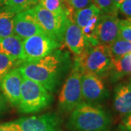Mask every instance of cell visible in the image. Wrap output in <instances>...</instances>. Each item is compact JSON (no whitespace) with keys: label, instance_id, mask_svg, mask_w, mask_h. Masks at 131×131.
<instances>
[{"label":"cell","instance_id":"obj_1","mask_svg":"<svg viewBox=\"0 0 131 131\" xmlns=\"http://www.w3.org/2000/svg\"><path fill=\"white\" fill-rule=\"evenodd\" d=\"M71 65L69 52L61 50L39 60L24 62L19 66L22 77L42 85L49 92H54Z\"/></svg>","mask_w":131,"mask_h":131},{"label":"cell","instance_id":"obj_2","mask_svg":"<svg viewBox=\"0 0 131 131\" xmlns=\"http://www.w3.org/2000/svg\"><path fill=\"white\" fill-rule=\"evenodd\" d=\"M112 119L101 106L82 101L71 112L67 122L69 131H110Z\"/></svg>","mask_w":131,"mask_h":131},{"label":"cell","instance_id":"obj_3","mask_svg":"<svg viewBox=\"0 0 131 131\" xmlns=\"http://www.w3.org/2000/svg\"><path fill=\"white\" fill-rule=\"evenodd\" d=\"M52 95L42 85L23 77L18 112L22 114L39 112L48 107Z\"/></svg>","mask_w":131,"mask_h":131},{"label":"cell","instance_id":"obj_4","mask_svg":"<svg viewBox=\"0 0 131 131\" xmlns=\"http://www.w3.org/2000/svg\"><path fill=\"white\" fill-rule=\"evenodd\" d=\"M76 60L83 71H89L102 77L108 74L112 57L107 45H86L84 52Z\"/></svg>","mask_w":131,"mask_h":131},{"label":"cell","instance_id":"obj_5","mask_svg":"<svg viewBox=\"0 0 131 131\" xmlns=\"http://www.w3.org/2000/svg\"><path fill=\"white\" fill-rule=\"evenodd\" d=\"M83 71L75 58L72 69L63 85L58 100V107L64 113L71 112L82 101V75Z\"/></svg>","mask_w":131,"mask_h":131},{"label":"cell","instance_id":"obj_6","mask_svg":"<svg viewBox=\"0 0 131 131\" xmlns=\"http://www.w3.org/2000/svg\"><path fill=\"white\" fill-rule=\"evenodd\" d=\"M60 47L57 42L46 34H37L23 40L24 62L39 60Z\"/></svg>","mask_w":131,"mask_h":131},{"label":"cell","instance_id":"obj_7","mask_svg":"<svg viewBox=\"0 0 131 131\" xmlns=\"http://www.w3.org/2000/svg\"><path fill=\"white\" fill-rule=\"evenodd\" d=\"M31 9L45 34L61 43L63 40L66 20L68 15L52 13L39 4Z\"/></svg>","mask_w":131,"mask_h":131},{"label":"cell","instance_id":"obj_8","mask_svg":"<svg viewBox=\"0 0 131 131\" xmlns=\"http://www.w3.org/2000/svg\"><path fill=\"white\" fill-rule=\"evenodd\" d=\"M21 131H61V119L54 113L24 117L14 120Z\"/></svg>","mask_w":131,"mask_h":131},{"label":"cell","instance_id":"obj_9","mask_svg":"<svg viewBox=\"0 0 131 131\" xmlns=\"http://www.w3.org/2000/svg\"><path fill=\"white\" fill-rule=\"evenodd\" d=\"M82 95L84 101L96 104L108 96V91L101 78L89 71H83L82 75Z\"/></svg>","mask_w":131,"mask_h":131},{"label":"cell","instance_id":"obj_10","mask_svg":"<svg viewBox=\"0 0 131 131\" xmlns=\"http://www.w3.org/2000/svg\"><path fill=\"white\" fill-rule=\"evenodd\" d=\"M42 34H45V32L35 18L31 9H27L15 15L14 35L24 40Z\"/></svg>","mask_w":131,"mask_h":131},{"label":"cell","instance_id":"obj_11","mask_svg":"<svg viewBox=\"0 0 131 131\" xmlns=\"http://www.w3.org/2000/svg\"><path fill=\"white\" fill-rule=\"evenodd\" d=\"M23 77L18 68H14L0 81V88L9 104L18 107L20 99Z\"/></svg>","mask_w":131,"mask_h":131},{"label":"cell","instance_id":"obj_12","mask_svg":"<svg viewBox=\"0 0 131 131\" xmlns=\"http://www.w3.org/2000/svg\"><path fill=\"white\" fill-rule=\"evenodd\" d=\"M119 20L117 15H101L95 28V39L98 44L108 46L119 37Z\"/></svg>","mask_w":131,"mask_h":131},{"label":"cell","instance_id":"obj_13","mask_svg":"<svg viewBox=\"0 0 131 131\" xmlns=\"http://www.w3.org/2000/svg\"><path fill=\"white\" fill-rule=\"evenodd\" d=\"M63 39L66 46L76 56H80L85 50L86 42L82 28L69 17H67L66 20Z\"/></svg>","mask_w":131,"mask_h":131},{"label":"cell","instance_id":"obj_14","mask_svg":"<svg viewBox=\"0 0 131 131\" xmlns=\"http://www.w3.org/2000/svg\"><path fill=\"white\" fill-rule=\"evenodd\" d=\"M114 107L119 114L125 117L131 113V85L127 83L117 85L114 90Z\"/></svg>","mask_w":131,"mask_h":131},{"label":"cell","instance_id":"obj_15","mask_svg":"<svg viewBox=\"0 0 131 131\" xmlns=\"http://www.w3.org/2000/svg\"><path fill=\"white\" fill-rule=\"evenodd\" d=\"M0 53L24 63L23 40L15 35L0 38Z\"/></svg>","mask_w":131,"mask_h":131},{"label":"cell","instance_id":"obj_16","mask_svg":"<svg viewBox=\"0 0 131 131\" xmlns=\"http://www.w3.org/2000/svg\"><path fill=\"white\" fill-rule=\"evenodd\" d=\"M131 74V53L119 58H112L108 74L112 82H117Z\"/></svg>","mask_w":131,"mask_h":131},{"label":"cell","instance_id":"obj_17","mask_svg":"<svg viewBox=\"0 0 131 131\" xmlns=\"http://www.w3.org/2000/svg\"><path fill=\"white\" fill-rule=\"evenodd\" d=\"M102 14L103 13L100 9L93 4L88 7L75 12L74 15V22L82 29L91 19Z\"/></svg>","mask_w":131,"mask_h":131},{"label":"cell","instance_id":"obj_18","mask_svg":"<svg viewBox=\"0 0 131 131\" xmlns=\"http://www.w3.org/2000/svg\"><path fill=\"white\" fill-rule=\"evenodd\" d=\"M15 13L5 8L0 9V38L14 35V18Z\"/></svg>","mask_w":131,"mask_h":131},{"label":"cell","instance_id":"obj_19","mask_svg":"<svg viewBox=\"0 0 131 131\" xmlns=\"http://www.w3.org/2000/svg\"><path fill=\"white\" fill-rule=\"evenodd\" d=\"M112 58H119L131 53V42L118 38L108 45Z\"/></svg>","mask_w":131,"mask_h":131},{"label":"cell","instance_id":"obj_20","mask_svg":"<svg viewBox=\"0 0 131 131\" xmlns=\"http://www.w3.org/2000/svg\"><path fill=\"white\" fill-rule=\"evenodd\" d=\"M37 4L35 0H5L4 8L17 14L32 8Z\"/></svg>","mask_w":131,"mask_h":131},{"label":"cell","instance_id":"obj_21","mask_svg":"<svg viewBox=\"0 0 131 131\" xmlns=\"http://www.w3.org/2000/svg\"><path fill=\"white\" fill-rule=\"evenodd\" d=\"M63 2L64 0H41L38 4L52 13L69 15V11L66 7Z\"/></svg>","mask_w":131,"mask_h":131},{"label":"cell","instance_id":"obj_22","mask_svg":"<svg viewBox=\"0 0 131 131\" xmlns=\"http://www.w3.org/2000/svg\"><path fill=\"white\" fill-rule=\"evenodd\" d=\"M22 63L7 55L0 53V81L13 67Z\"/></svg>","mask_w":131,"mask_h":131},{"label":"cell","instance_id":"obj_23","mask_svg":"<svg viewBox=\"0 0 131 131\" xmlns=\"http://www.w3.org/2000/svg\"><path fill=\"white\" fill-rule=\"evenodd\" d=\"M93 2L103 14L117 15L119 10L115 7L112 0H93Z\"/></svg>","mask_w":131,"mask_h":131},{"label":"cell","instance_id":"obj_24","mask_svg":"<svg viewBox=\"0 0 131 131\" xmlns=\"http://www.w3.org/2000/svg\"><path fill=\"white\" fill-rule=\"evenodd\" d=\"M119 37L131 42V19L119 20Z\"/></svg>","mask_w":131,"mask_h":131},{"label":"cell","instance_id":"obj_25","mask_svg":"<svg viewBox=\"0 0 131 131\" xmlns=\"http://www.w3.org/2000/svg\"><path fill=\"white\" fill-rule=\"evenodd\" d=\"M68 4L75 12L93 5V0H66Z\"/></svg>","mask_w":131,"mask_h":131},{"label":"cell","instance_id":"obj_26","mask_svg":"<svg viewBox=\"0 0 131 131\" xmlns=\"http://www.w3.org/2000/svg\"><path fill=\"white\" fill-rule=\"evenodd\" d=\"M119 10L127 19H131V0H125L119 6Z\"/></svg>","mask_w":131,"mask_h":131},{"label":"cell","instance_id":"obj_27","mask_svg":"<svg viewBox=\"0 0 131 131\" xmlns=\"http://www.w3.org/2000/svg\"><path fill=\"white\" fill-rule=\"evenodd\" d=\"M0 131H21V130L14 121H11L0 123Z\"/></svg>","mask_w":131,"mask_h":131},{"label":"cell","instance_id":"obj_28","mask_svg":"<svg viewBox=\"0 0 131 131\" xmlns=\"http://www.w3.org/2000/svg\"><path fill=\"white\" fill-rule=\"evenodd\" d=\"M7 101L5 98L4 95L0 91V117L6 112L7 108Z\"/></svg>","mask_w":131,"mask_h":131},{"label":"cell","instance_id":"obj_29","mask_svg":"<svg viewBox=\"0 0 131 131\" xmlns=\"http://www.w3.org/2000/svg\"><path fill=\"white\" fill-rule=\"evenodd\" d=\"M122 125L127 131H131V113L130 114L124 117L122 120Z\"/></svg>","mask_w":131,"mask_h":131},{"label":"cell","instance_id":"obj_30","mask_svg":"<svg viewBox=\"0 0 131 131\" xmlns=\"http://www.w3.org/2000/svg\"><path fill=\"white\" fill-rule=\"evenodd\" d=\"M112 1L113 2H114V5H115V7H116L117 8V9L119 10V6H120V5L122 4L125 0H112Z\"/></svg>","mask_w":131,"mask_h":131},{"label":"cell","instance_id":"obj_31","mask_svg":"<svg viewBox=\"0 0 131 131\" xmlns=\"http://www.w3.org/2000/svg\"><path fill=\"white\" fill-rule=\"evenodd\" d=\"M115 131H127L125 129V127L122 126V125H120L118 127V128H117V130Z\"/></svg>","mask_w":131,"mask_h":131},{"label":"cell","instance_id":"obj_32","mask_svg":"<svg viewBox=\"0 0 131 131\" xmlns=\"http://www.w3.org/2000/svg\"><path fill=\"white\" fill-rule=\"evenodd\" d=\"M5 0H0V7H2L3 5H5Z\"/></svg>","mask_w":131,"mask_h":131},{"label":"cell","instance_id":"obj_33","mask_svg":"<svg viewBox=\"0 0 131 131\" xmlns=\"http://www.w3.org/2000/svg\"><path fill=\"white\" fill-rule=\"evenodd\" d=\"M35 1H36V2H37V3H39V2H40L41 0H35Z\"/></svg>","mask_w":131,"mask_h":131},{"label":"cell","instance_id":"obj_34","mask_svg":"<svg viewBox=\"0 0 131 131\" xmlns=\"http://www.w3.org/2000/svg\"><path fill=\"white\" fill-rule=\"evenodd\" d=\"M2 7H0V9H2Z\"/></svg>","mask_w":131,"mask_h":131},{"label":"cell","instance_id":"obj_35","mask_svg":"<svg viewBox=\"0 0 131 131\" xmlns=\"http://www.w3.org/2000/svg\"><path fill=\"white\" fill-rule=\"evenodd\" d=\"M130 85H131V84H130Z\"/></svg>","mask_w":131,"mask_h":131}]
</instances>
